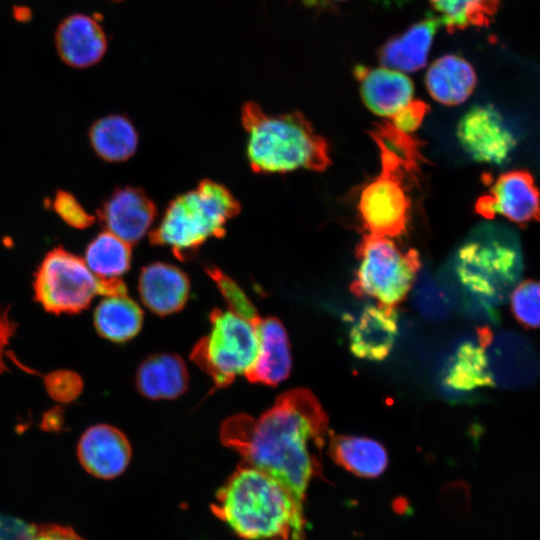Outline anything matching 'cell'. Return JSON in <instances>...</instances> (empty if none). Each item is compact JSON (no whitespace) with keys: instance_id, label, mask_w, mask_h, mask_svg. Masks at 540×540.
<instances>
[{"instance_id":"obj_1","label":"cell","mask_w":540,"mask_h":540,"mask_svg":"<svg viewBox=\"0 0 540 540\" xmlns=\"http://www.w3.org/2000/svg\"><path fill=\"white\" fill-rule=\"evenodd\" d=\"M327 436V414L305 388L281 394L258 418L231 416L220 429L222 443L282 485L301 510Z\"/></svg>"},{"instance_id":"obj_2","label":"cell","mask_w":540,"mask_h":540,"mask_svg":"<svg viewBox=\"0 0 540 540\" xmlns=\"http://www.w3.org/2000/svg\"><path fill=\"white\" fill-rule=\"evenodd\" d=\"M370 135L379 148L381 170L361 190L359 216L369 234L398 237L410 219L411 184L423 161L421 144L388 121L377 123Z\"/></svg>"},{"instance_id":"obj_3","label":"cell","mask_w":540,"mask_h":540,"mask_svg":"<svg viewBox=\"0 0 540 540\" xmlns=\"http://www.w3.org/2000/svg\"><path fill=\"white\" fill-rule=\"evenodd\" d=\"M213 511L248 540H302L303 510L276 480L244 462L217 492Z\"/></svg>"},{"instance_id":"obj_4","label":"cell","mask_w":540,"mask_h":540,"mask_svg":"<svg viewBox=\"0 0 540 540\" xmlns=\"http://www.w3.org/2000/svg\"><path fill=\"white\" fill-rule=\"evenodd\" d=\"M241 120L248 135V162L255 173L323 171L329 166L326 140L301 112L268 115L248 102L242 106Z\"/></svg>"},{"instance_id":"obj_5","label":"cell","mask_w":540,"mask_h":540,"mask_svg":"<svg viewBox=\"0 0 540 540\" xmlns=\"http://www.w3.org/2000/svg\"><path fill=\"white\" fill-rule=\"evenodd\" d=\"M241 206L230 190L210 179L173 199L159 225L149 233L151 245L171 249L187 261L210 238H222L226 224L239 214Z\"/></svg>"},{"instance_id":"obj_6","label":"cell","mask_w":540,"mask_h":540,"mask_svg":"<svg viewBox=\"0 0 540 540\" xmlns=\"http://www.w3.org/2000/svg\"><path fill=\"white\" fill-rule=\"evenodd\" d=\"M260 320L249 298L233 309L211 312V329L193 347L190 358L216 387L229 386L256 364L261 349Z\"/></svg>"},{"instance_id":"obj_7","label":"cell","mask_w":540,"mask_h":540,"mask_svg":"<svg viewBox=\"0 0 540 540\" xmlns=\"http://www.w3.org/2000/svg\"><path fill=\"white\" fill-rule=\"evenodd\" d=\"M34 299L45 311L55 315L76 314L88 308L96 295L127 294L119 278L94 274L84 259L61 248L49 251L39 265L33 281Z\"/></svg>"},{"instance_id":"obj_8","label":"cell","mask_w":540,"mask_h":540,"mask_svg":"<svg viewBox=\"0 0 540 540\" xmlns=\"http://www.w3.org/2000/svg\"><path fill=\"white\" fill-rule=\"evenodd\" d=\"M358 267L351 291L378 305L396 307L413 286L421 262L414 249L403 250L392 238L365 234L356 249Z\"/></svg>"},{"instance_id":"obj_9","label":"cell","mask_w":540,"mask_h":540,"mask_svg":"<svg viewBox=\"0 0 540 540\" xmlns=\"http://www.w3.org/2000/svg\"><path fill=\"white\" fill-rule=\"evenodd\" d=\"M521 270L519 249L502 240L468 242L458 253L456 274L460 283L488 310L506 297Z\"/></svg>"},{"instance_id":"obj_10","label":"cell","mask_w":540,"mask_h":540,"mask_svg":"<svg viewBox=\"0 0 540 540\" xmlns=\"http://www.w3.org/2000/svg\"><path fill=\"white\" fill-rule=\"evenodd\" d=\"M458 140L475 161L501 166L517 145L503 116L492 105H476L460 119Z\"/></svg>"},{"instance_id":"obj_11","label":"cell","mask_w":540,"mask_h":540,"mask_svg":"<svg viewBox=\"0 0 540 540\" xmlns=\"http://www.w3.org/2000/svg\"><path fill=\"white\" fill-rule=\"evenodd\" d=\"M476 212L493 218L501 215L518 225L540 221V191L525 169L502 173L476 202Z\"/></svg>"},{"instance_id":"obj_12","label":"cell","mask_w":540,"mask_h":540,"mask_svg":"<svg viewBox=\"0 0 540 540\" xmlns=\"http://www.w3.org/2000/svg\"><path fill=\"white\" fill-rule=\"evenodd\" d=\"M156 215L153 200L143 189L133 186L115 189L98 210L106 231L131 246L144 237Z\"/></svg>"},{"instance_id":"obj_13","label":"cell","mask_w":540,"mask_h":540,"mask_svg":"<svg viewBox=\"0 0 540 540\" xmlns=\"http://www.w3.org/2000/svg\"><path fill=\"white\" fill-rule=\"evenodd\" d=\"M132 455L127 437L117 428L98 424L80 437L77 456L82 467L100 479H112L127 468Z\"/></svg>"},{"instance_id":"obj_14","label":"cell","mask_w":540,"mask_h":540,"mask_svg":"<svg viewBox=\"0 0 540 540\" xmlns=\"http://www.w3.org/2000/svg\"><path fill=\"white\" fill-rule=\"evenodd\" d=\"M353 72L359 82L362 101L380 117L392 118L413 100L414 85L400 71L356 65Z\"/></svg>"},{"instance_id":"obj_15","label":"cell","mask_w":540,"mask_h":540,"mask_svg":"<svg viewBox=\"0 0 540 540\" xmlns=\"http://www.w3.org/2000/svg\"><path fill=\"white\" fill-rule=\"evenodd\" d=\"M138 291L149 310L166 316L184 307L189 297L190 282L186 273L177 266L155 262L141 269Z\"/></svg>"},{"instance_id":"obj_16","label":"cell","mask_w":540,"mask_h":540,"mask_svg":"<svg viewBox=\"0 0 540 540\" xmlns=\"http://www.w3.org/2000/svg\"><path fill=\"white\" fill-rule=\"evenodd\" d=\"M398 315L394 307L367 306L353 324L349 334L350 350L360 359H385L396 340Z\"/></svg>"},{"instance_id":"obj_17","label":"cell","mask_w":540,"mask_h":540,"mask_svg":"<svg viewBox=\"0 0 540 540\" xmlns=\"http://www.w3.org/2000/svg\"><path fill=\"white\" fill-rule=\"evenodd\" d=\"M107 47L103 29L96 20L83 14L67 17L56 32V48L61 59L72 67L96 64Z\"/></svg>"},{"instance_id":"obj_18","label":"cell","mask_w":540,"mask_h":540,"mask_svg":"<svg viewBox=\"0 0 540 540\" xmlns=\"http://www.w3.org/2000/svg\"><path fill=\"white\" fill-rule=\"evenodd\" d=\"M440 25L438 17H428L413 24L404 33L390 38L377 52L382 66L400 72L422 69Z\"/></svg>"},{"instance_id":"obj_19","label":"cell","mask_w":540,"mask_h":540,"mask_svg":"<svg viewBox=\"0 0 540 540\" xmlns=\"http://www.w3.org/2000/svg\"><path fill=\"white\" fill-rule=\"evenodd\" d=\"M259 335L260 355L245 377L252 383L275 386L290 374L292 361L288 336L282 323L274 317L261 318Z\"/></svg>"},{"instance_id":"obj_20","label":"cell","mask_w":540,"mask_h":540,"mask_svg":"<svg viewBox=\"0 0 540 540\" xmlns=\"http://www.w3.org/2000/svg\"><path fill=\"white\" fill-rule=\"evenodd\" d=\"M471 64L458 55H445L435 60L425 75V85L437 102L454 106L466 101L476 86Z\"/></svg>"},{"instance_id":"obj_21","label":"cell","mask_w":540,"mask_h":540,"mask_svg":"<svg viewBox=\"0 0 540 540\" xmlns=\"http://www.w3.org/2000/svg\"><path fill=\"white\" fill-rule=\"evenodd\" d=\"M187 386V367L175 354L151 355L141 363L136 373V387L149 399H174L183 394Z\"/></svg>"},{"instance_id":"obj_22","label":"cell","mask_w":540,"mask_h":540,"mask_svg":"<svg viewBox=\"0 0 540 540\" xmlns=\"http://www.w3.org/2000/svg\"><path fill=\"white\" fill-rule=\"evenodd\" d=\"M329 453L336 464L362 478H376L388 465L384 446L366 437L330 433Z\"/></svg>"},{"instance_id":"obj_23","label":"cell","mask_w":540,"mask_h":540,"mask_svg":"<svg viewBox=\"0 0 540 540\" xmlns=\"http://www.w3.org/2000/svg\"><path fill=\"white\" fill-rule=\"evenodd\" d=\"M93 323L101 337L122 343L139 333L143 311L127 294L105 296L95 308Z\"/></svg>"},{"instance_id":"obj_24","label":"cell","mask_w":540,"mask_h":540,"mask_svg":"<svg viewBox=\"0 0 540 540\" xmlns=\"http://www.w3.org/2000/svg\"><path fill=\"white\" fill-rule=\"evenodd\" d=\"M89 139L96 154L108 162L128 160L138 146L136 128L122 115H108L95 121Z\"/></svg>"},{"instance_id":"obj_25","label":"cell","mask_w":540,"mask_h":540,"mask_svg":"<svg viewBox=\"0 0 540 540\" xmlns=\"http://www.w3.org/2000/svg\"><path fill=\"white\" fill-rule=\"evenodd\" d=\"M444 383L451 389L465 392L494 386L485 348L479 342L461 344L453 356Z\"/></svg>"},{"instance_id":"obj_26","label":"cell","mask_w":540,"mask_h":540,"mask_svg":"<svg viewBox=\"0 0 540 540\" xmlns=\"http://www.w3.org/2000/svg\"><path fill=\"white\" fill-rule=\"evenodd\" d=\"M131 245L109 231L97 235L87 246L85 262L102 278H119L131 265Z\"/></svg>"},{"instance_id":"obj_27","label":"cell","mask_w":540,"mask_h":540,"mask_svg":"<svg viewBox=\"0 0 540 540\" xmlns=\"http://www.w3.org/2000/svg\"><path fill=\"white\" fill-rule=\"evenodd\" d=\"M449 32L470 25L485 26L496 13L499 0H428Z\"/></svg>"},{"instance_id":"obj_28","label":"cell","mask_w":540,"mask_h":540,"mask_svg":"<svg viewBox=\"0 0 540 540\" xmlns=\"http://www.w3.org/2000/svg\"><path fill=\"white\" fill-rule=\"evenodd\" d=\"M511 312L526 329L540 328V282L525 280L513 289L510 296Z\"/></svg>"},{"instance_id":"obj_29","label":"cell","mask_w":540,"mask_h":540,"mask_svg":"<svg viewBox=\"0 0 540 540\" xmlns=\"http://www.w3.org/2000/svg\"><path fill=\"white\" fill-rule=\"evenodd\" d=\"M48 395L60 403H69L81 393V377L71 370H56L42 376Z\"/></svg>"},{"instance_id":"obj_30","label":"cell","mask_w":540,"mask_h":540,"mask_svg":"<svg viewBox=\"0 0 540 540\" xmlns=\"http://www.w3.org/2000/svg\"><path fill=\"white\" fill-rule=\"evenodd\" d=\"M56 213L70 226L83 229L92 225L94 216L81 206L77 199L66 191H58L53 201Z\"/></svg>"},{"instance_id":"obj_31","label":"cell","mask_w":540,"mask_h":540,"mask_svg":"<svg viewBox=\"0 0 540 540\" xmlns=\"http://www.w3.org/2000/svg\"><path fill=\"white\" fill-rule=\"evenodd\" d=\"M416 303L421 313L429 319L440 320L450 312L446 297L430 283H423L419 287Z\"/></svg>"},{"instance_id":"obj_32","label":"cell","mask_w":540,"mask_h":540,"mask_svg":"<svg viewBox=\"0 0 540 540\" xmlns=\"http://www.w3.org/2000/svg\"><path fill=\"white\" fill-rule=\"evenodd\" d=\"M429 111L428 105L420 100L413 99L404 109L390 118V122L398 130L410 134L422 123Z\"/></svg>"},{"instance_id":"obj_33","label":"cell","mask_w":540,"mask_h":540,"mask_svg":"<svg viewBox=\"0 0 540 540\" xmlns=\"http://www.w3.org/2000/svg\"><path fill=\"white\" fill-rule=\"evenodd\" d=\"M17 329L18 323L10 316V306L0 307V375L8 371L4 356H7L6 347Z\"/></svg>"},{"instance_id":"obj_34","label":"cell","mask_w":540,"mask_h":540,"mask_svg":"<svg viewBox=\"0 0 540 540\" xmlns=\"http://www.w3.org/2000/svg\"><path fill=\"white\" fill-rule=\"evenodd\" d=\"M29 540H84L72 528L57 524H33Z\"/></svg>"},{"instance_id":"obj_35","label":"cell","mask_w":540,"mask_h":540,"mask_svg":"<svg viewBox=\"0 0 540 540\" xmlns=\"http://www.w3.org/2000/svg\"><path fill=\"white\" fill-rule=\"evenodd\" d=\"M33 524L0 513V540H29Z\"/></svg>"},{"instance_id":"obj_36","label":"cell","mask_w":540,"mask_h":540,"mask_svg":"<svg viewBox=\"0 0 540 540\" xmlns=\"http://www.w3.org/2000/svg\"><path fill=\"white\" fill-rule=\"evenodd\" d=\"M321 1L322 2H340V1H344V0H305V2L310 4V5L319 4Z\"/></svg>"},{"instance_id":"obj_37","label":"cell","mask_w":540,"mask_h":540,"mask_svg":"<svg viewBox=\"0 0 540 540\" xmlns=\"http://www.w3.org/2000/svg\"><path fill=\"white\" fill-rule=\"evenodd\" d=\"M114 1H121V0H114Z\"/></svg>"}]
</instances>
